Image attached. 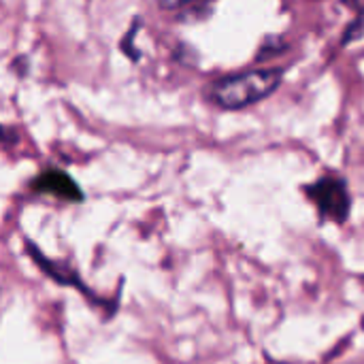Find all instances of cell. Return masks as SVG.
Segmentation results:
<instances>
[{
  "mask_svg": "<svg viewBox=\"0 0 364 364\" xmlns=\"http://www.w3.org/2000/svg\"><path fill=\"white\" fill-rule=\"evenodd\" d=\"M282 68H254L213 81L207 90V96L213 105L237 111L269 98L282 85Z\"/></svg>",
  "mask_w": 364,
  "mask_h": 364,
  "instance_id": "cell-1",
  "label": "cell"
},
{
  "mask_svg": "<svg viewBox=\"0 0 364 364\" xmlns=\"http://www.w3.org/2000/svg\"><path fill=\"white\" fill-rule=\"evenodd\" d=\"M26 252H28V256L32 258L34 267H36L45 277H49L53 284L77 290V292L83 294L94 307H100V309L107 307V301L100 299V296L83 282V277L77 273V269H73V267L66 264V262H60V260H53V258L45 256V254L41 252V247L34 245V243H30V241H26Z\"/></svg>",
  "mask_w": 364,
  "mask_h": 364,
  "instance_id": "cell-2",
  "label": "cell"
},
{
  "mask_svg": "<svg viewBox=\"0 0 364 364\" xmlns=\"http://www.w3.org/2000/svg\"><path fill=\"white\" fill-rule=\"evenodd\" d=\"M309 198L316 203L320 213L337 224H343L350 215V194L339 177H322L307 188Z\"/></svg>",
  "mask_w": 364,
  "mask_h": 364,
  "instance_id": "cell-3",
  "label": "cell"
},
{
  "mask_svg": "<svg viewBox=\"0 0 364 364\" xmlns=\"http://www.w3.org/2000/svg\"><path fill=\"white\" fill-rule=\"evenodd\" d=\"M32 190L41 192V194H49L68 203H79L83 200V192L79 190V186L75 183V179L58 168H49L45 173H41L34 181H32Z\"/></svg>",
  "mask_w": 364,
  "mask_h": 364,
  "instance_id": "cell-4",
  "label": "cell"
},
{
  "mask_svg": "<svg viewBox=\"0 0 364 364\" xmlns=\"http://www.w3.org/2000/svg\"><path fill=\"white\" fill-rule=\"evenodd\" d=\"M192 2H196V0H158V4L166 11H177V9H183Z\"/></svg>",
  "mask_w": 364,
  "mask_h": 364,
  "instance_id": "cell-5",
  "label": "cell"
}]
</instances>
